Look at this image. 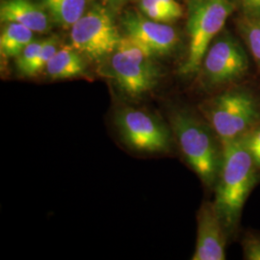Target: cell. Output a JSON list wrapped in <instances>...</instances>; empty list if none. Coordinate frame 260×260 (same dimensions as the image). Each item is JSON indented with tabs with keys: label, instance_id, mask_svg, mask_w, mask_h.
<instances>
[{
	"label": "cell",
	"instance_id": "20",
	"mask_svg": "<svg viewBox=\"0 0 260 260\" xmlns=\"http://www.w3.org/2000/svg\"><path fill=\"white\" fill-rule=\"evenodd\" d=\"M243 241L245 258L248 260H260V236L250 235Z\"/></svg>",
	"mask_w": 260,
	"mask_h": 260
},
{
	"label": "cell",
	"instance_id": "21",
	"mask_svg": "<svg viewBox=\"0 0 260 260\" xmlns=\"http://www.w3.org/2000/svg\"><path fill=\"white\" fill-rule=\"evenodd\" d=\"M244 12L247 18H260V0H232Z\"/></svg>",
	"mask_w": 260,
	"mask_h": 260
},
{
	"label": "cell",
	"instance_id": "8",
	"mask_svg": "<svg viewBox=\"0 0 260 260\" xmlns=\"http://www.w3.org/2000/svg\"><path fill=\"white\" fill-rule=\"evenodd\" d=\"M113 77L121 90L138 96L152 90L158 82L159 71L153 61H138L115 50L111 58Z\"/></svg>",
	"mask_w": 260,
	"mask_h": 260
},
{
	"label": "cell",
	"instance_id": "2",
	"mask_svg": "<svg viewBox=\"0 0 260 260\" xmlns=\"http://www.w3.org/2000/svg\"><path fill=\"white\" fill-rule=\"evenodd\" d=\"M170 119L187 163L205 184L212 185L218 179L223 158L222 145L213 129L184 110L173 112Z\"/></svg>",
	"mask_w": 260,
	"mask_h": 260
},
{
	"label": "cell",
	"instance_id": "10",
	"mask_svg": "<svg viewBox=\"0 0 260 260\" xmlns=\"http://www.w3.org/2000/svg\"><path fill=\"white\" fill-rule=\"evenodd\" d=\"M122 23L127 35L146 45L154 56L168 55L177 47V31L164 22L147 19L139 14L127 13Z\"/></svg>",
	"mask_w": 260,
	"mask_h": 260
},
{
	"label": "cell",
	"instance_id": "22",
	"mask_svg": "<svg viewBox=\"0 0 260 260\" xmlns=\"http://www.w3.org/2000/svg\"><path fill=\"white\" fill-rule=\"evenodd\" d=\"M162 7L167 11L168 14L174 20H177L182 16V8L176 0H158Z\"/></svg>",
	"mask_w": 260,
	"mask_h": 260
},
{
	"label": "cell",
	"instance_id": "19",
	"mask_svg": "<svg viewBox=\"0 0 260 260\" xmlns=\"http://www.w3.org/2000/svg\"><path fill=\"white\" fill-rule=\"evenodd\" d=\"M245 138L256 167L260 168V126L247 133Z\"/></svg>",
	"mask_w": 260,
	"mask_h": 260
},
{
	"label": "cell",
	"instance_id": "11",
	"mask_svg": "<svg viewBox=\"0 0 260 260\" xmlns=\"http://www.w3.org/2000/svg\"><path fill=\"white\" fill-rule=\"evenodd\" d=\"M1 22H17L33 32L45 33L49 29L47 12L30 0H3L0 5Z\"/></svg>",
	"mask_w": 260,
	"mask_h": 260
},
{
	"label": "cell",
	"instance_id": "3",
	"mask_svg": "<svg viewBox=\"0 0 260 260\" xmlns=\"http://www.w3.org/2000/svg\"><path fill=\"white\" fill-rule=\"evenodd\" d=\"M232 0H189L187 33L189 49L179 74L192 75L201 70L205 53L212 41L232 15Z\"/></svg>",
	"mask_w": 260,
	"mask_h": 260
},
{
	"label": "cell",
	"instance_id": "12",
	"mask_svg": "<svg viewBox=\"0 0 260 260\" xmlns=\"http://www.w3.org/2000/svg\"><path fill=\"white\" fill-rule=\"evenodd\" d=\"M46 71L52 79H68L82 75L85 72V63L78 50L73 47H65L56 51Z\"/></svg>",
	"mask_w": 260,
	"mask_h": 260
},
{
	"label": "cell",
	"instance_id": "18",
	"mask_svg": "<svg viewBox=\"0 0 260 260\" xmlns=\"http://www.w3.org/2000/svg\"><path fill=\"white\" fill-rule=\"evenodd\" d=\"M140 8L149 19L152 20L164 23L173 21L171 16L158 0H140Z\"/></svg>",
	"mask_w": 260,
	"mask_h": 260
},
{
	"label": "cell",
	"instance_id": "17",
	"mask_svg": "<svg viewBox=\"0 0 260 260\" xmlns=\"http://www.w3.org/2000/svg\"><path fill=\"white\" fill-rule=\"evenodd\" d=\"M44 42L45 40L31 42L27 47L22 50V52L16 58V65L20 75L26 76L28 70L39 54L41 48L44 45Z\"/></svg>",
	"mask_w": 260,
	"mask_h": 260
},
{
	"label": "cell",
	"instance_id": "6",
	"mask_svg": "<svg viewBox=\"0 0 260 260\" xmlns=\"http://www.w3.org/2000/svg\"><path fill=\"white\" fill-rule=\"evenodd\" d=\"M114 121L121 138L135 150L165 152L171 147L170 131L151 114L124 107L116 112Z\"/></svg>",
	"mask_w": 260,
	"mask_h": 260
},
{
	"label": "cell",
	"instance_id": "1",
	"mask_svg": "<svg viewBox=\"0 0 260 260\" xmlns=\"http://www.w3.org/2000/svg\"><path fill=\"white\" fill-rule=\"evenodd\" d=\"M223 158L214 205L226 232H233L256 181V165L243 136L222 146Z\"/></svg>",
	"mask_w": 260,
	"mask_h": 260
},
{
	"label": "cell",
	"instance_id": "15",
	"mask_svg": "<svg viewBox=\"0 0 260 260\" xmlns=\"http://www.w3.org/2000/svg\"><path fill=\"white\" fill-rule=\"evenodd\" d=\"M241 30L253 59L260 67V18H247L242 24Z\"/></svg>",
	"mask_w": 260,
	"mask_h": 260
},
{
	"label": "cell",
	"instance_id": "4",
	"mask_svg": "<svg viewBox=\"0 0 260 260\" xmlns=\"http://www.w3.org/2000/svg\"><path fill=\"white\" fill-rule=\"evenodd\" d=\"M203 112L222 146L245 136L260 120L258 103L244 89H233L217 95Z\"/></svg>",
	"mask_w": 260,
	"mask_h": 260
},
{
	"label": "cell",
	"instance_id": "5",
	"mask_svg": "<svg viewBox=\"0 0 260 260\" xmlns=\"http://www.w3.org/2000/svg\"><path fill=\"white\" fill-rule=\"evenodd\" d=\"M121 39L109 13L101 7L91 10L72 26V47L93 60L114 53Z\"/></svg>",
	"mask_w": 260,
	"mask_h": 260
},
{
	"label": "cell",
	"instance_id": "7",
	"mask_svg": "<svg viewBox=\"0 0 260 260\" xmlns=\"http://www.w3.org/2000/svg\"><path fill=\"white\" fill-rule=\"evenodd\" d=\"M201 70L210 86L233 83L247 75L249 58L241 43L231 33H224L208 47Z\"/></svg>",
	"mask_w": 260,
	"mask_h": 260
},
{
	"label": "cell",
	"instance_id": "13",
	"mask_svg": "<svg viewBox=\"0 0 260 260\" xmlns=\"http://www.w3.org/2000/svg\"><path fill=\"white\" fill-rule=\"evenodd\" d=\"M33 42V31L17 22H9L0 36V53L4 58H17Z\"/></svg>",
	"mask_w": 260,
	"mask_h": 260
},
{
	"label": "cell",
	"instance_id": "14",
	"mask_svg": "<svg viewBox=\"0 0 260 260\" xmlns=\"http://www.w3.org/2000/svg\"><path fill=\"white\" fill-rule=\"evenodd\" d=\"M52 19L62 27H72L83 16L86 0H39Z\"/></svg>",
	"mask_w": 260,
	"mask_h": 260
},
{
	"label": "cell",
	"instance_id": "9",
	"mask_svg": "<svg viewBox=\"0 0 260 260\" xmlns=\"http://www.w3.org/2000/svg\"><path fill=\"white\" fill-rule=\"evenodd\" d=\"M224 231L214 203H205L198 214L197 243L192 259H225Z\"/></svg>",
	"mask_w": 260,
	"mask_h": 260
},
{
	"label": "cell",
	"instance_id": "16",
	"mask_svg": "<svg viewBox=\"0 0 260 260\" xmlns=\"http://www.w3.org/2000/svg\"><path fill=\"white\" fill-rule=\"evenodd\" d=\"M57 51V40L55 38H49L45 40L44 45L39 54L33 61L28 70L26 76H35L46 70L48 62Z\"/></svg>",
	"mask_w": 260,
	"mask_h": 260
}]
</instances>
